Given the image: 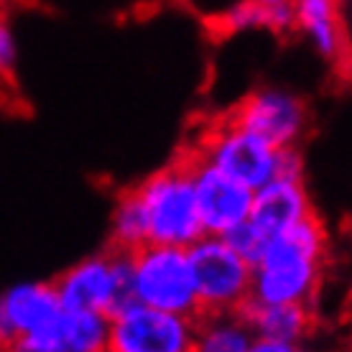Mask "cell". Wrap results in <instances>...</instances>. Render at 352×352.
Returning <instances> with one entry per match:
<instances>
[{"label":"cell","instance_id":"6da1fadb","mask_svg":"<svg viewBox=\"0 0 352 352\" xmlns=\"http://www.w3.org/2000/svg\"><path fill=\"white\" fill-rule=\"evenodd\" d=\"M329 235L317 212L265 238L253 263L250 301L258 304H314L324 276Z\"/></svg>","mask_w":352,"mask_h":352},{"label":"cell","instance_id":"7a4b0ae2","mask_svg":"<svg viewBox=\"0 0 352 352\" xmlns=\"http://www.w3.org/2000/svg\"><path fill=\"white\" fill-rule=\"evenodd\" d=\"M135 186L146 210L148 243L189 248L204 235L189 164L182 153L168 166L151 174L146 182Z\"/></svg>","mask_w":352,"mask_h":352},{"label":"cell","instance_id":"3957f363","mask_svg":"<svg viewBox=\"0 0 352 352\" xmlns=\"http://www.w3.org/2000/svg\"><path fill=\"white\" fill-rule=\"evenodd\" d=\"M131 278L138 304L189 319L199 317V296L186 248L146 243L131 253Z\"/></svg>","mask_w":352,"mask_h":352},{"label":"cell","instance_id":"277c9868","mask_svg":"<svg viewBox=\"0 0 352 352\" xmlns=\"http://www.w3.org/2000/svg\"><path fill=\"white\" fill-rule=\"evenodd\" d=\"M62 309L102 311L113 317L135 304L131 278V253L107 248L105 253L89 256L69 265L52 281Z\"/></svg>","mask_w":352,"mask_h":352},{"label":"cell","instance_id":"5b68a950","mask_svg":"<svg viewBox=\"0 0 352 352\" xmlns=\"http://www.w3.org/2000/svg\"><path fill=\"white\" fill-rule=\"evenodd\" d=\"M186 146L197 151L204 161H210L212 166H217L250 189L263 186L268 179L276 176L278 148L258 138L256 133L230 123L225 115L212 118Z\"/></svg>","mask_w":352,"mask_h":352},{"label":"cell","instance_id":"8992f818","mask_svg":"<svg viewBox=\"0 0 352 352\" xmlns=\"http://www.w3.org/2000/svg\"><path fill=\"white\" fill-rule=\"evenodd\" d=\"M192 261L199 314L238 311L250 296L253 265L240 258L220 235H202L186 248Z\"/></svg>","mask_w":352,"mask_h":352},{"label":"cell","instance_id":"52a82bcc","mask_svg":"<svg viewBox=\"0 0 352 352\" xmlns=\"http://www.w3.org/2000/svg\"><path fill=\"white\" fill-rule=\"evenodd\" d=\"M110 352H189L194 350V319L131 304L110 317Z\"/></svg>","mask_w":352,"mask_h":352},{"label":"cell","instance_id":"ba28073f","mask_svg":"<svg viewBox=\"0 0 352 352\" xmlns=\"http://www.w3.org/2000/svg\"><path fill=\"white\" fill-rule=\"evenodd\" d=\"M230 123L256 133L273 148L299 146L311 125V113L301 97L283 89H258L243 97L230 113H222Z\"/></svg>","mask_w":352,"mask_h":352},{"label":"cell","instance_id":"9c48e42d","mask_svg":"<svg viewBox=\"0 0 352 352\" xmlns=\"http://www.w3.org/2000/svg\"><path fill=\"white\" fill-rule=\"evenodd\" d=\"M179 153L189 164L194 199H197L204 235H222L228 228L248 220L250 202H253V189L250 186L240 184L217 166H212L210 161H204L189 146H184Z\"/></svg>","mask_w":352,"mask_h":352},{"label":"cell","instance_id":"30bf717a","mask_svg":"<svg viewBox=\"0 0 352 352\" xmlns=\"http://www.w3.org/2000/svg\"><path fill=\"white\" fill-rule=\"evenodd\" d=\"M110 335V317L102 311L59 309L49 327L18 340L23 352H105Z\"/></svg>","mask_w":352,"mask_h":352},{"label":"cell","instance_id":"8fae6325","mask_svg":"<svg viewBox=\"0 0 352 352\" xmlns=\"http://www.w3.org/2000/svg\"><path fill=\"white\" fill-rule=\"evenodd\" d=\"M309 212H314V204L309 199L304 179L273 176L263 186L253 189L248 220L253 222L265 238H271V235H278L291 225L304 220Z\"/></svg>","mask_w":352,"mask_h":352},{"label":"cell","instance_id":"7c38bea8","mask_svg":"<svg viewBox=\"0 0 352 352\" xmlns=\"http://www.w3.org/2000/svg\"><path fill=\"white\" fill-rule=\"evenodd\" d=\"M238 311L253 329V342H276L286 352L299 350L301 340L317 324V311L309 304H258L248 299Z\"/></svg>","mask_w":352,"mask_h":352},{"label":"cell","instance_id":"4fadbf2b","mask_svg":"<svg viewBox=\"0 0 352 352\" xmlns=\"http://www.w3.org/2000/svg\"><path fill=\"white\" fill-rule=\"evenodd\" d=\"M291 8L296 18V31H304L324 59L335 64L342 62L347 56L342 3L340 0H294Z\"/></svg>","mask_w":352,"mask_h":352},{"label":"cell","instance_id":"5bb4252c","mask_svg":"<svg viewBox=\"0 0 352 352\" xmlns=\"http://www.w3.org/2000/svg\"><path fill=\"white\" fill-rule=\"evenodd\" d=\"M0 301H3L6 317L16 332V344L18 340L36 335L44 327L52 324L54 317L62 309L52 283H18V286L6 291Z\"/></svg>","mask_w":352,"mask_h":352},{"label":"cell","instance_id":"9a60e30c","mask_svg":"<svg viewBox=\"0 0 352 352\" xmlns=\"http://www.w3.org/2000/svg\"><path fill=\"white\" fill-rule=\"evenodd\" d=\"M253 329L240 311L199 314L194 319V350L248 352L253 350Z\"/></svg>","mask_w":352,"mask_h":352},{"label":"cell","instance_id":"2e32d148","mask_svg":"<svg viewBox=\"0 0 352 352\" xmlns=\"http://www.w3.org/2000/svg\"><path fill=\"white\" fill-rule=\"evenodd\" d=\"M148 243V222L143 210L138 186H131L118 194L113 210V230H110V245L120 253H135L138 248Z\"/></svg>","mask_w":352,"mask_h":352},{"label":"cell","instance_id":"e0dca14e","mask_svg":"<svg viewBox=\"0 0 352 352\" xmlns=\"http://www.w3.org/2000/svg\"><path fill=\"white\" fill-rule=\"evenodd\" d=\"M220 238L225 240L240 258H245L250 265L258 261L261 250H263V243H265V235L250 220H243V222H238V225L228 228Z\"/></svg>","mask_w":352,"mask_h":352},{"label":"cell","instance_id":"ac0fdd59","mask_svg":"<svg viewBox=\"0 0 352 352\" xmlns=\"http://www.w3.org/2000/svg\"><path fill=\"white\" fill-rule=\"evenodd\" d=\"M16 38L10 31L8 18L0 13V80L6 85H16Z\"/></svg>","mask_w":352,"mask_h":352},{"label":"cell","instance_id":"d6986e66","mask_svg":"<svg viewBox=\"0 0 352 352\" xmlns=\"http://www.w3.org/2000/svg\"><path fill=\"white\" fill-rule=\"evenodd\" d=\"M13 347H16V332H13V327L6 317L3 301H0V350H13Z\"/></svg>","mask_w":352,"mask_h":352},{"label":"cell","instance_id":"ffe728a7","mask_svg":"<svg viewBox=\"0 0 352 352\" xmlns=\"http://www.w3.org/2000/svg\"><path fill=\"white\" fill-rule=\"evenodd\" d=\"M256 3H261L263 8H276V6H291L294 0H256Z\"/></svg>","mask_w":352,"mask_h":352}]
</instances>
